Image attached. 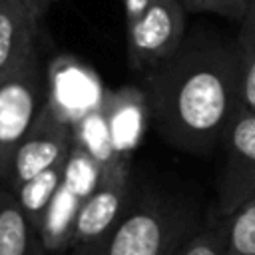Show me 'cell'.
<instances>
[{"label": "cell", "mask_w": 255, "mask_h": 255, "mask_svg": "<svg viewBox=\"0 0 255 255\" xmlns=\"http://www.w3.org/2000/svg\"><path fill=\"white\" fill-rule=\"evenodd\" d=\"M38 24L40 20L20 0H0V80L40 50Z\"/></svg>", "instance_id": "cell-9"}, {"label": "cell", "mask_w": 255, "mask_h": 255, "mask_svg": "<svg viewBox=\"0 0 255 255\" xmlns=\"http://www.w3.org/2000/svg\"><path fill=\"white\" fill-rule=\"evenodd\" d=\"M221 219L229 255H255V193Z\"/></svg>", "instance_id": "cell-13"}, {"label": "cell", "mask_w": 255, "mask_h": 255, "mask_svg": "<svg viewBox=\"0 0 255 255\" xmlns=\"http://www.w3.org/2000/svg\"><path fill=\"white\" fill-rule=\"evenodd\" d=\"M72 255H102V243H80V245H72Z\"/></svg>", "instance_id": "cell-18"}, {"label": "cell", "mask_w": 255, "mask_h": 255, "mask_svg": "<svg viewBox=\"0 0 255 255\" xmlns=\"http://www.w3.org/2000/svg\"><path fill=\"white\" fill-rule=\"evenodd\" d=\"M187 235L185 211L155 195H143L129 201L122 219L102 241V255H173Z\"/></svg>", "instance_id": "cell-2"}, {"label": "cell", "mask_w": 255, "mask_h": 255, "mask_svg": "<svg viewBox=\"0 0 255 255\" xmlns=\"http://www.w3.org/2000/svg\"><path fill=\"white\" fill-rule=\"evenodd\" d=\"M173 255H229L223 219L215 225H207L189 233Z\"/></svg>", "instance_id": "cell-14"}, {"label": "cell", "mask_w": 255, "mask_h": 255, "mask_svg": "<svg viewBox=\"0 0 255 255\" xmlns=\"http://www.w3.org/2000/svg\"><path fill=\"white\" fill-rule=\"evenodd\" d=\"M149 122L165 143L209 153L223 143L239 108L233 42L195 40L145 74Z\"/></svg>", "instance_id": "cell-1"}, {"label": "cell", "mask_w": 255, "mask_h": 255, "mask_svg": "<svg viewBox=\"0 0 255 255\" xmlns=\"http://www.w3.org/2000/svg\"><path fill=\"white\" fill-rule=\"evenodd\" d=\"M233 50L237 60L239 108L255 112V2L239 22Z\"/></svg>", "instance_id": "cell-12"}, {"label": "cell", "mask_w": 255, "mask_h": 255, "mask_svg": "<svg viewBox=\"0 0 255 255\" xmlns=\"http://www.w3.org/2000/svg\"><path fill=\"white\" fill-rule=\"evenodd\" d=\"M129 201V157L112 155L102 165L94 189L76 211L70 245L102 243L122 219Z\"/></svg>", "instance_id": "cell-4"}, {"label": "cell", "mask_w": 255, "mask_h": 255, "mask_svg": "<svg viewBox=\"0 0 255 255\" xmlns=\"http://www.w3.org/2000/svg\"><path fill=\"white\" fill-rule=\"evenodd\" d=\"M0 255H46L40 231L8 185L0 187Z\"/></svg>", "instance_id": "cell-10"}, {"label": "cell", "mask_w": 255, "mask_h": 255, "mask_svg": "<svg viewBox=\"0 0 255 255\" xmlns=\"http://www.w3.org/2000/svg\"><path fill=\"white\" fill-rule=\"evenodd\" d=\"M255 0H181L187 12H213L231 22H241Z\"/></svg>", "instance_id": "cell-15"}, {"label": "cell", "mask_w": 255, "mask_h": 255, "mask_svg": "<svg viewBox=\"0 0 255 255\" xmlns=\"http://www.w3.org/2000/svg\"><path fill=\"white\" fill-rule=\"evenodd\" d=\"M185 14L181 0H151L143 14L128 24V62L131 70L145 76L181 48Z\"/></svg>", "instance_id": "cell-5"}, {"label": "cell", "mask_w": 255, "mask_h": 255, "mask_svg": "<svg viewBox=\"0 0 255 255\" xmlns=\"http://www.w3.org/2000/svg\"><path fill=\"white\" fill-rule=\"evenodd\" d=\"M100 108L108 126L112 155L129 157L133 147H137L139 143L145 122L149 120L145 92L135 88H124L102 98Z\"/></svg>", "instance_id": "cell-8"}, {"label": "cell", "mask_w": 255, "mask_h": 255, "mask_svg": "<svg viewBox=\"0 0 255 255\" xmlns=\"http://www.w3.org/2000/svg\"><path fill=\"white\" fill-rule=\"evenodd\" d=\"M66 163H68V159L48 167L46 171L38 173L36 177H32L30 181H26L18 189H14L18 203L22 205L24 213L28 215V219L32 221V225L38 231L42 229L46 213L66 179Z\"/></svg>", "instance_id": "cell-11"}, {"label": "cell", "mask_w": 255, "mask_h": 255, "mask_svg": "<svg viewBox=\"0 0 255 255\" xmlns=\"http://www.w3.org/2000/svg\"><path fill=\"white\" fill-rule=\"evenodd\" d=\"M223 145L225 161L217 185V213L229 217L255 193V112L237 108Z\"/></svg>", "instance_id": "cell-7"}, {"label": "cell", "mask_w": 255, "mask_h": 255, "mask_svg": "<svg viewBox=\"0 0 255 255\" xmlns=\"http://www.w3.org/2000/svg\"><path fill=\"white\" fill-rule=\"evenodd\" d=\"M20 2L40 20V18L50 10V6H54V4L60 2V0H20Z\"/></svg>", "instance_id": "cell-17"}, {"label": "cell", "mask_w": 255, "mask_h": 255, "mask_svg": "<svg viewBox=\"0 0 255 255\" xmlns=\"http://www.w3.org/2000/svg\"><path fill=\"white\" fill-rule=\"evenodd\" d=\"M48 102L50 80L38 50L16 72L0 80V181L6 177L16 147Z\"/></svg>", "instance_id": "cell-3"}, {"label": "cell", "mask_w": 255, "mask_h": 255, "mask_svg": "<svg viewBox=\"0 0 255 255\" xmlns=\"http://www.w3.org/2000/svg\"><path fill=\"white\" fill-rule=\"evenodd\" d=\"M151 0H124V10H126V24L133 22L143 14V10L149 6Z\"/></svg>", "instance_id": "cell-16"}, {"label": "cell", "mask_w": 255, "mask_h": 255, "mask_svg": "<svg viewBox=\"0 0 255 255\" xmlns=\"http://www.w3.org/2000/svg\"><path fill=\"white\" fill-rule=\"evenodd\" d=\"M74 143V126L48 102L32 129L16 147L4 183L14 191L48 167L66 161Z\"/></svg>", "instance_id": "cell-6"}]
</instances>
